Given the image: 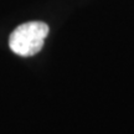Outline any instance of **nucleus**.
I'll return each mask as SVG.
<instances>
[{
    "label": "nucleus",
    "instance_id": "nucleus-1",
    "mask_svg": "<svg viewBox=\"0 0 134 134\" xmlns=\"http://www.w3.org/2000/svg\"><path fill=\"white\" fill-rule=\"evenodd\" d=\"M48 25L41 21H30L18 26L9 37L11 51L23 57H30L41 51L48 35Z\"/></svg>",
    "mask_w": 134,
    "mask_h": 134
}]
</instances>
